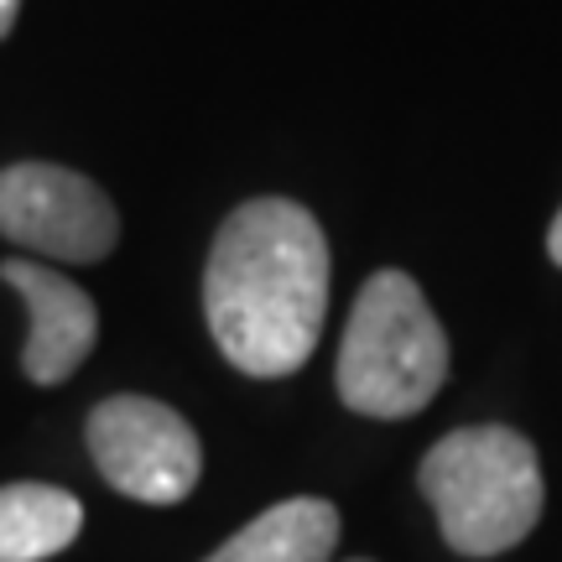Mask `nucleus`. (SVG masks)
Masks as SVG:
<instances>
[{
    "label": "nucleus",
    "instance_id": "1",
    "mask_svg": "<svg viewBox=\"0 0 562 562\" xmlns=\"http://www.w3.org/2000/svg\"><path fill=\"white\" fill-rule=\"evenodd\" d=\"M328 240L292 199L240 203L203 266V318L220 355L256 381L297 375L328 318Z\"/></svg>",
    "mask_w": 562,
    "mask_h": 562
},
{
    "label": "nucleus",
    "instance_id": "2",
    "mask_svg": "<svg viewBox=\"0 0 562 562\" xmlns=\"http://www.w3.org/2000/svg\"><path fill=\"white\" fill-rule=\"evenodd\" d=\"M417 490L459 558H501L521 547L547 505L537 448L501 422L453 427L432 442L417 469Z\"/></svg>",
    "mask_w": 562,
    "mask_h": 562
},
{
    "label": "nucleus",
    "instance_id": "3",
    "mask_svg": "<svg viewBox=\"0 0 562 562\" xmlns=\"http://www.w3.org/2000/svg\"><path fill=\"white\" fill-rule=\"evenodd\" d=\"M448 381V334L406 271H375L339 344V402L360 417H417Z\"/></svg>",
    "mask_w": 562,
    "mask_h": 562
},
{
    "label": "nucleus",
    "instance_id": "4",
    "mask_svg": "<svg viewBox=\"0 0 562 562\" xmlns=\"http://www.w3.org/2000/svg\"><path fill=\"white\" fill-rule=\"evenodd\" d=\"M89 459L110 490L140 505H178L203 474L199 432L151 396H110L89 412Z\"/></svg>",
    "mask_w": 562,
    "mask_h": 562
},
{
    "label": "nucleus",
    "instance_id": "5",
    "mask_svg": "<svg viewBox=\"0 0 562 562\" xmlns=\"http://www.w3.org/2000/svg\"><path fill=\"white\" fill-rule=\"evenodd\" d=\"M0 235L47 261H104L121 240V214L94 178L58 161H16L0 172Z\"/></svg>",
    "mask_w": 562,
    "mask_h": 562
},
{
    "label": "nucleus",
    "instance_id": "6",
    "mask_svg": "<svg viewBox=\"0 0 562 562\" xmlns=\"http://www.w3.org/2000/svg\"><path fill=\"white\" fill-rule=\"evenodd\" d=\"M0 281L26 302V349H21L26 381L63 385L89 360V349L100 339L94 297L37 261H5L0 266Z\"/></svg>",
    "mask_w": 562,
    "mask_h": 562
},
{
    "label": "nucleus",
    "instance_id": "7",
    "mask_svg": "<svg viewBox=\"0 0 562 562\" xmlns=\"http://www.w3.org/2000/svg\"><path fill=\"white\" fill-rule=\"evenodd\" d=\"M334 547H339V510L318 495H292L240 526L203 562H328Z\"/></svg>",
    "mask_w": 562,
    "mask_h": 562
},
{
    "label": "nucleus",
    "instance_id": "8",
    "mask_svg": "<svg viewBox=\"0 0 562 562\" xmlns=\"http://www.w3.org/2000/svg\"><path fill=\"white\" fill-rule=\"evenodd\" d=\"M79 531V495L58 484H0V562H47Z\"/></svg>",
    "mask_w": 562,
    "mask_h": 562
},
{
    "label": "nucleus",
    "instance_id": "9",
    "mask_svg": "<svg viewBox=\"0 0 562 562\" xmlns=\"http://www.w3.org/2000/svg\"><path fill=\"white\" fill-rule=\"evenodd\" d=\"M547 256H552V266H562V209L552 220V229H547Z\"/></svg>",
    "mask_w": 562,
    "mask_h": 562
},
{
    "label": "nucleus",
    "instance_id": "10",
    "mask_svg": "<svg viewBox=\"0 0 562 562\" xmlns=\"http://www.w3.org/2000/svg\"><path fill=\"white\" fill-rule=\"evenodd\" d=\"M16 11H21V0H0V42L11 37V26H16Z\"/></svg>",
    "mask_w": 562,
    "mask_h": 562
},
{
    "label": "nucleus",
    "instance_id": "11",
    "mask_svg": "<svg viewBox=\"0 0 562 562\" xmlns=\"http://www.w3.org/2000/svg\"><path fill=\"white\" fill-rule=\"evenodd\" d=\"M355 562H370V558H355Z\"/></svg>",
    "mask_w": 562,
    "mask_h": 562
}]
</instances>
